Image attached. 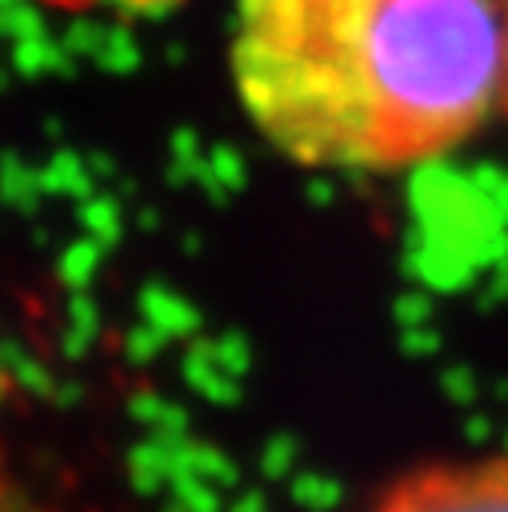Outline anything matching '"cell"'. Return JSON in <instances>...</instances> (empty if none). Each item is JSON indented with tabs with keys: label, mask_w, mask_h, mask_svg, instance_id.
<instances>
[{
	"label": "cell",
	"mask_w": 508,
	"mask_h": 512,
	"mask_svg": "<svg viewBox=\"0 0 508 512\" xmlns=\"http://www.w3.org/2000/svg\"><path fill=\"white\" fill-rule=\"evenodd\" d=\"M228 64L284 160L396 176L500 116L504 16L500 0H240Z\"/></svg>",
	"instance_id": "6da1fadb"
},
{
	"label": "cell",
	"mask_w": 508,
	"mask_h": 512,
	"mask_svg": "<svg viewBox=\"0 0 508 512\" xmlns=\"http://www.w3.org/2000/svg\"><path fill=\"white\" fill-rule=\"evenodd\" d=\"M368 512H508V452L416 464L380 488Z\"/></svg>",
	"instance_id": "7a4b0ae2"
},
{
	"label": "cell",
	"mask_w": 508,
	"mask_h": 512,
	"mask_svg": "<svg viewBox=\"0 0 508 512\" xmlns=\"http://www.w3.org/2000/svg\"><path fill=\"white\" fill-rule=\"evenodd\" d=\"M52 8H68V12H92V8H132V12H148L172 0H44Z\"/></svg>",
	"instance_id": "3957f363"
},
{
	"label": "cell",
	"mask_w": 508,
	"mask_h": 512,
	"mask_svg": "<svg viewBox=\"0 0 508 512\" xmlns=\"http://www.w3.org/2000/svg\"><path fill=\"white\" fill-rule=\"evenodd\" d=\"M500 16H504V104H500V116L508 120V0H500Z\"/></svg>",
	"instance_id": "277c9868"
}]
</instances>
